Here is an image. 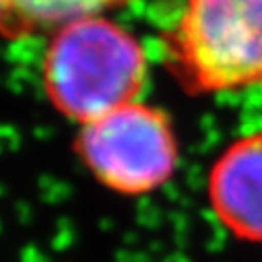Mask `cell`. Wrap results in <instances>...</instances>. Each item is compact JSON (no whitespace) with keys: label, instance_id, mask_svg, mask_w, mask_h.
Returning <instances> with one entry per match:
<instances>
[{"label":"cell","instance_id":"5","mask_svg":"<svg viewBox=\"0 0 262 262\" xmlns=\"http://www.w3.org/2000/svg\"><path fill=\"white\" fill-rule=\"evenodd\" d=\"M128 0H2L0 37L28 39L64 28L82 18L99 16Z\"/></svg>","mask_w":262,"mask_h":262},{"label":"cell","instance_id":"2","mask_svg":"<svg viewBox=\"0 0 262 262\" xmlns=\"http://www.w3.org/2000/svg\"><path fill=\"white\" fill-rule=\"evenodd\" d=\"M163 41L169 72L188 94L262 85V0H185Z\"/></svg>","mask_w":262,"mask_h":262},{"label":"cell","instance_id":"3","mask_svg":"<svg viewBox=\"0 0 262 262\" xmlns=\"http://www.w3.org/2000/svg\"><path fill=\"white\" fill-rule=\"evenodd\" d=\"M74 151L95 181L126 196L161 188L179 165L171 117L142 101L80 124Z\"/></svg>","mask_w":262,"mask_h":262},{"label":"cell","instance_id":"6","mask_svg":"<svg viewBox=\"0 0 262 262\" xmlns=\"http://www.w3.org/2000/svg\"><path fill=\"white\" fill-rule=\"evenodd\" d=\"M0 28H2V0H0Z\"/></svg>","mask_w":262,"mask_h":262},{"label":"cell","instance_id":"1","mask_svg":"<svg viewBox=\"0 0 262 262\" xmlns=\"http://www.w3.org/2000/svg\"><path fill=\"white\" fill-rule=\"evenodd\" d=\"M146 82L148 56L140 41L101 16L56 29L43 56L47 99L80 124L138 101Z\"/></svg>","mask_w":262,"mask_h":262},{"label":"cell","instance_id":"4","mask_svg":"<svg viewBox=\"0 0 262 262\" xmlns=\"http://www.w3.org/2000/svg\"><path fill=\"white\" fill-rule=\"evenodd\" d=\"M215 217L237 239L262 245V132L227 146L208 177Z\"/></svg>","mask_w":262,"mask_h":262}]
</instances>
